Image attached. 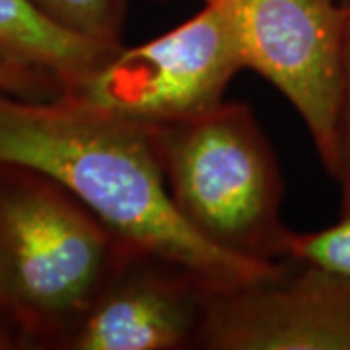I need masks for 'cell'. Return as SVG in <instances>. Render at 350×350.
<instances>
[{
    "label": "cell",
    "mask_w": 350,
    "mask_h": 350,
    "mask_svg": "<svg viewBox=\"0 0 350 350\" xmlns=\"http://www.w3.org/2000/svg\"><path fill=\"white\" fill-rule=\"evenodd\" d=\"M0 163L55 179L131 247L185 267L214 292L284 267L245 261L204 241L175 211L148 126L72 96L27 100L0 90Z\"/></svg>",
    "instance_id": "1"
},
{
    "label": "cell",
    "mask_w": 350,
    "mask_h": 350,
    "mask_svg": "<svg viewBox=\"0 0 350 350\" xmlns=\"http://www.w3.org/2000/svg\"><path fill=\"white\" fill-rule=\"evenodd\" d=\"M129 247L55 179L0 163V251L25 349L64 350Z\"/></svg>",
    "instance_id": "2"
},
{
    "label": "cell",
    "mask_w": 350,
    "mask_h": 350,
    "mask_svg": "<svg viewBox=\"0 0 350 350\" xmlns=\"http://www.w3.org/2000/svg\"><path fill=\"white\" fill-rule=\"evenodd\" d=\"M148 131L170 199L187 226L234 257L284 262V181L250 105L224 100Z\"/></svg>",
    "instance_id": "3"
},
{
    "label": "cell",
    "mask_w": 350,
    "mask_h": 350,
    "mask_svg": "<svg viewBox=\"0 0 350 350\" xmlns=\"http://www.w3.org/2000/svg\"><path fill=\"white\" fill-rule=\"evenodd\" d=\"M245 59L224 8L204 2L185 24L137 47H119L75 90L64 92L103 111L156 126L208 111Z\"/></svg>",
    "instance_id": "4"
},
{
    "label": "cell",
    "mask_w": 350,
    "mask_h": 350,
    "mask_svg": "<svg viewBox=\"0 0 350 350\" xmlns=\"http://www.w3.org/2000/svg\"><path fill=\"white\" fill-rule=\"evenodd\" d=\"M224 8L245 68L269 80L308 126L319 160L340 172L342 0H202Z\"/></svg>",
    "instance_id": "5"
},
{
    "label": "cell",
    "mask_w": 350,
    "mask_h": 350,
    "mask_svg": "<svg viewBox=\"0 0 350 350\" xmlns=\"http://www.w3.org/2000/svg\"><path fill=\"white\" fill-rule=\"evenodd\" d=\"M197 349L350 350V276L284 261L271 278L214 292Z\"/></svg>",
    "instance_id": "6"
},
{
    "label": "cell",
    "mask_w": 350,
    "mask_h": 350,
    "mask_svg": "<svg viewBox=\"0 0 350 350\" xmlns=\"http://www.w3.org/2000/svg\"><path fill=\"white\" fill-rule=\"evenodd\" d=\"M213 294L185 267L129 247L64 350L197 349Z\"/></svg>",
    "instance_id": "7"
},
{
    "label": "cell",
    "mask_w": 350,
    "mask_h": 350,
    "mask_svg": "<svg viewBox=\"0 0 350 350\" xmlns=\"http://www.w3.org/2000/svg\"><path fill=\"white\" fill-rule=\"evenodd\" d=\"M117 49L55 24L31 0H0V63L51 76L63 94L80 86Z\"/></svg>",
    "instance_id": "8"
},
{
    "label": "cell",
    "mask_w": 350,
    "mask_h": 350,
    "mask_svg": "<svg viewBox=\"0 0 350 350\" xmlns=\"http://www.w3.org/2000/svg\"><path fill=\"white\" fill-rule=\"evenodd\" d=\"M55 24L107 47L123 45L131 0H31Z\"/></svg>",
    "instance_id": "9"
},
{
    "label": "cell",
    "mask_w": 350,
    "mask_h": 350,
    "mask_svg": "<svg viewBox=\"0 0 350 350\" xmlns=\"http://www.w3.org/2000/svg\"><path fill=\"white\" fill-rule=\"evenodd\" d=\"M284 261L350 276V208L340 211V220L323 230L306 234L290 230Z\"/></svg>",
    "instance_id": "10"
},
{
    "label": "cell",
    "mask_w": 350,
    "mask_h": 350,
    "mask_svg": "<svg viewBox=\"0 0 350 350\" xmlns=\"http://www.w3.org/2000/svg\"><path fill=\"white\" fill-rule=\"evenodd\" d=\"M340 172L337 183L340 189V211L350 208V0H342V43H340Z\"/></svg>",
    "instance_id": "11"
},
{
    "label": "cell",
    "mask_w": 350,
    "mask_h": 350,
    "mask_svg": "<svg viewBox=\"0 0 350 350\" xmlns=\"http://www.w3.org/2000/svg\"><path fill=\"white\" fill-rule=\"evenodd\" d=\"M0 90L27 100H53L63 94L55 78L6 63H0Z\"/></svg>",
    "instance_id": "12"
},
{
    "label": "cell",
    "mask_w": 350,
    "mask_h": 350,
    "mask_svg": "<svg viewBox=\"0 0 350 350\" xmlns=\"http://www.w3.org/2000/svg\"><path fill=\"white\" fill-rule=\"evenodd\" d=\"M25 349L24 337L16 327L12 317L4 310H0V350H20Z\"/></svg>",
    "instance_id": "13"
},
{
    "label": "cell",
    "mask_w": 350,
    "mask_h": 350,
    "mask_svg": "<svg viewBox=\"0 0 350 350\" xmlns=\"http://www.w3.org/2000/svg\"><path fill=\"white\" fill-rule=\"evenodd\" d=\"M0 310H4L12 317V296H10V284H8V275H6V267H4V259H2V251H0Z\"/></svg>",
    "instance_id": "14"
}]
</instances>
